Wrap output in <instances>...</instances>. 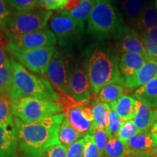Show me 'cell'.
Instances as JSON below:
<instances>
[{
  "instance_id": "d6a6232c",
  "label": "cell",
  "mask_w": 157,
  "mask_h": 157,
  "mask_svg": "<svg viewBox=\"0 0 157 157\" xmlns=\"http://www.w3.org/2000/svg\"><path fill=\"white\" fill-rule=\"evenodd\" d=\"M6 2L17 12L30 10L38 7V0H6Z\"/></svg>"
},
{
  "instance_id": "ffe728a7",
  "label": "cell",
  "mask_w": 157,
  "mask_h": 157,
  "mask_svg": "<svg viewBox=\"0 0 157 157\" xmlns=\"http://www.w3.org/2000/svg\"><path fill=\"white\" fill-rule=\"evenodd\" d=\"M134 96L151 109L157 108V77L139 87Z\"/></svg>"
},
{
  "instance_id": "ba28073f",
  "label": "cell",
  "mask_w": 157,
  "mask_h": 157,
  "mask_svg": "<svg viewBox=\"0 0 157 157\" xmlns=\"http://www.w3.org/2000/svg\"><path fill=\"white\" fill-rule=\"evenodd\" d=\"M5 50L18 60L22 66L34 73L44 74L56 52L55 47L25 50L9 42Z\"/></svg>"
},
{
  "instance_id": "5bb4252c",
  "label": "cell",
  "mask_w": 157,
  "mask_h": 157,
  "mask_svg": "<svg viewBox=\"0 0 157 157\" xmlns=\"http://www.w3.org/2000/svg\"><path fill=\"white\" fill-rule=\"evenodd\" d=\"M126 157H146L157 154V145L148 132H138L125 144Z\"/></svg>"
},
{
  "instance_id": "4fadbf2b",
  "label": "cell",
  "mask_w": 157,
  "mask_h": 157,
  "mask_svg": "<svg viewBox=\"0 0 157 157\" xmlns=\"http://www.w3.org/2000/svg\"><path fill=\"white\" fill-rule=\"evenodd\" d=\"M113 35L119 52H131L148 57L142 40L135 29L121 25Z\"/></svg>"
},
{
  "instance_id": "8fae6325",
  "label": "cell",
  "mask_w": 157,
  "mask_h": 157,
  "mask_svg": "<svg viewBox=\"0 0 157 157\" xmlns=\"http://www.w3.org/2000/svg\"><path fill=\"white\" fill-rule=\"evenodd\" d=\"M66 109V117L73 127L84 136L92 135L95 129L92 109L76 103L70 104Z\"/></svg>"
},
{
  "instance_id": "f1b7e54d",
  "label": "cell",
  "mask_w": 157,
  "mask_h": 157,
  "mask_svg": "<svg viewBox=\"0 0 157 157\" xmlns=\"http://www.w3.org/2000/svg\"><path fill=\"white\" fill-rule=\"evenodd\" d=\"M0 124L14 125V117L12 114L10 98H0Z\"/></svg>"
},
{
  "instance_id": "d590c367",
  "label": "cell",
  "mask_w": 157,
  "mask_h": 157,
  "mask_svg": "<svg viewBox=\"0 0 157 157\" xmlns=\"http://www.w3.org/2000/svg\"><path fill=\"white\" fill-rule=\"evenodd\" d=\"M84 139H85V146H84V157H101L99 151L96 146L93 135H85Z\"/></svg>"
},
{
  "instance_id": "83f0119b",
  "label": "cell",
  "mask_w": 157,
  "mask_h": 157,
  "mask_svg": "<svg viewBox=\"0 0 157 157\" xmlns=\"http://www.w3.org/2000/svg\"><path fill=\"white\" fill-rule=\"evenodd\" d=\"M103 155L105 157H126L125 144L117 137L109 139Z\"/></svg>"
},
{
  "instance_id": "f6af8a7d",
  "label": "cell",
  "mask_w": 157,
  "mask_h": 157,
  "mask_svg": "<svg viewBox=\"0 0 157 157\" xmlns=\"http://www.w3.org/2000/svg\"><path fill=\"white\" fill-rule=\"evenodd\" d=\"M156 121H157V109L156 110Z\"/></svg>"
},
{
  "instance_id": "ee69618b",
  "label": "cell",
  "mask_w": 157,
  "mask_h": 157,
  "mask_svg": "<svg viewBox=\"0 0 157 157\" xmlns=\"http://www.w3.org/2000/svg\"><path fill=\"white\" fill-rule=\"evenodd\" d=\"M155 5H156V7L157 8V0H155Z\"/></svg>"
},
{
  "instance_id": "5b68a950",
  "label": "cell",
  "mask_w": 157,
  "mask_h": 157,
  "mask_svg": "<svg viewBox=\"0 0 157 157\" xmlns=\"http://www.w3.org/2000/svg\"><path fill=\"white\" fill-rule=\"evenodd\" d=\"M121 25V17L111 3L96 4L87 21V31L98 39L113 35Z\"/></svg>"
},
{
  "instance_id": "1f68e13d",
  "label": "cell",
  "mask_w": 157,
  "mask_h": 157,
  "mask_svg": "<svg viewBox=\"0 0 157 157\" xmlns=\"http://www.w3.org/2000/svg\"><path fill=\"white\" fill-rule=\"evenodd\" d=\"M111 107V106H110ZM121 119L117 112L111 108H110L109 114V124H108L107 133L109 135V139L113 138L114 137H117V133L120 128Z\"/></svg>"
},
{
  "instance_id": "cb8c5ba5",
  "label": "cell",
  "mask_w": 157,
  "mask_h": 157,
  "mask_svg": "<svg viewBox=\"0 0 157 157\" xmlns=\"http://www.w3.org/2000/svg\"><path fill=\"white\" fill-rule=\"evenodd\" d=\"M13 69L10 58L0 67V98H10L13 84Z\"/></svg>"
},
{
  "instance_id": "484cf974",
  "label": "cell",
  "mask_w": 157,
  "mask_h": 157,
  "mask_svg": "<svg viewBox=\"0 0 157 157\" xmlns=\"http://www.w3.org/2000/svg\"><path fill=\"white\" fill-rule=\"evenodd\" d=\"M124 88L119 84H110L104 86L98 94L99 101L108 104H111L123 95Z\"/></svg>"
},
{
  "instance_id": "60d3db41",
  "label": "cell",
  "mask_w": 157,
  "mask_h": 157,
  "mask_svg": "<svg viewBox=\"0 0 157 157\" xmlns=\"http://www.w3.org/2000/svg\"><path fill=\"white\" fill-rule=\"evenodd\" d=\"M7 58H8V57L7 56V55L5 53V50L0 45V67L5 63L6 60H7Z\"/></svg>"
},
{
  "instance_id": "74e56055",
  "label": "cell",
  "mask_w": 157,
  "mask_h": 157,
  "mask_svg": "<svg viewBox=\"0 0 157 157\" xmlns=\"http://www.w3.org/2000/svg\"><path fill=\"white\" fill-rule=\"evenodd\" d=\"M11 13L7 7L6 0H0V30L7 29V22Z\"/></svg>"
},
{
  "instance_id": "8d00e7d4",
  "label": "cell",
  "mask_w": 157,
  "mask_h": 157,
  "mask_svg": "<svg viewBox=\"0 0 157 157\" xmlns=\"http://www.w3.org/2000/svg\"><path fill=\"white\" fill-rule=\"evenodd\" d=\"M66 151L67 147L60 143L50 146L43 153L41 157H67Z\"/></svg>"
},
{
  "instance_id": "ab89813d",
  "label": "cell",
  "mask_w": 157,
  "mask_h": 157,
  "mask_svg": "<svg viewBox=\"0 0 157 157\" xmlns=\"http://www.w3.org/2000/svg\"><path fill=\"white\" fill-rule=\"evenodd\" d=\"M141 36L146 37L147 39L157 41V26L143 31L141 33Z\"/></svg>"
},
{
  "instance_id": "4316f807",
  "label": "cell",
  "mask_w": 157,
  "mask_h": 157,
  "mask_svg": "<svg viewBox=\"0 0 157 157\" xmlns=\"http://www.w3.org/2000/svg\"><path fill=\"white\" fill-rule=\"evenodd\" d=\"M145 4V0H124L122 7L129 21L136 24Z\"/></svg>"
},
{
  "instance_id": "9a60e30c",
  "label": "cell",
  "mask_w": 157,
  "mask_h": 157,
  "mask_svg": "<svg viewBox=\"0 0 157 157\" xmlns=\"http://www.w3.org/2000/svg\"><path fill=\"white\" fill-rule=\"evenodd\" d=\"M0 157H18L17 137L15 124H0Z\"/></svg>"
},
{
  "instance_id": "603a6c76",
  "label": "cell",
  "mask_w": 157,
  "mask_h": 157,
  "mask_svg": "<svg viewBox=\"0 0 157 157\" xmlns=\"http://www.w3.org/2000/svg\"><path fill=\"white\" fill-rule=\"evenodd\" d=\"M95 5L94 0H79L76 7L70 10H63L62 12L71 18L84 22L89 19Z\"/></svg>"
},
{
  "instance_id": "6da1fadb",
  "label": "cell",
  "mask_w": 157,
  "mask_h": 157,
  "mask_svg": "<svg viewBox=\"0 0 157 157\" xmlns=\"http://www.w3.org/2000/svg\"><path fill=\"white\" fill-rule=\"evenodd\" d=\"M66 115L62 112L32 123L14 117L18 157H41L50 146L60 144L59 129Z\"/></svg>"
},
{
  "instance_id": "836d02e7",
  "label": "cell",
  "mask_w": 157,
  "mask_h": 157,
  "mask_svg": "<svg viewBox=\"0 0 157 157\" xmlns=\"http://www.w3.org/2000/svg\"><path fill=\"white\" fill-rule=\"evenodd\" d=\"M68 0H38V7H42L45 10H62L66 8Z\"/></svg>"
},
{
  "instance_id": "8992f818",
  "label": "cell",
  "mask_w": 157,
  "mask_h": 157,
  "mask_svg": "<svg viewBox=\"0 0 157 157\" xmlns=\"http://www.w3.org/2000/svg\"><path fill=\"white\" fill-rule=\"evenodd\" d=\"M69 58L64 52L56 51L44 74L52 87L56 89L62 105L71 99L68 95L72 72Z\"/></svg>"
},
{
  "instance_id": "44dd1931",
  "label": "cell",
  "mask_w": 157,
  "mask_h": 157,
  "mask_svg": "<svg viewBox=\"0 0 157 157\" xmlns=\"http://www.w3.org/2000/svg\"><path fill=\"white\" fill-rule=\"evenodd\" d=\"M136 26L141 32L157 26V8L154 3L148 2L145 5Z\"/></svg>"
},
{
  "instance_id": "277c9868",
  "label": "cell",
  "mask_w": 157,
  "mask_h": 157,
  "mask_svg": "<svg viewBox=\"0 0 157 157\" xmlns=\"http://www.w3.org/2000/svg\"><path fill=\"white\" fill-rule=\"evenodd\" d=\"M11 112L25 123H32L62 113L60 103L34 98H10Z\"/></svg>"
},
{
  "instance_id": "f546056e",
  "label": "cell",
  "mask_w": 157,
  "mask_h": 157,
  "mask_svg": "<svg viewBox=\"0 0 157 157\" xmlns=\"http://www.w3.org/2000/svg\"><path fill=\"white\" fill-rule=\"evenodd\" d=\"M137 132H138V130L132 120L122 121L117 133V137L121 142L126 144L129 139Z\"/></svg>"
},
{
  "instance_id": "7402d4cb",
  "label": "cell",
  "mask_w": 157,
  "mask_h": 157,
  "mask_svg": "<svg viewBox=\"0 0 157 157\" xmlns=\"http://www.w3.org/2000/svg\"><path fill=\"white\" fill-rule=\"evenodd\" d=\"M83 137V135L74 128L68 118L66 115L60 124V129H59L58 137L60 143L68 148L72 143Z\"/></svg>"
},
{
  "instance_id": "b9f144b4",
  "label": "cell",
  "mask_w": 157,
  "mask_h": 157,
  "mask_svg": "<svg viewBox=\"0 0 157 157\" xmlns=\"http://www.w3.org/2000/svg\"><path fill=\"white\" fill-rule=\"evenodd\" d=\"M151 134L153 138L154 139L155 142L157 145V121H156L151 128ZM157 150V148H156Z\"/></svg>"
},
{
  "instance_id": "ac0fdd59",
  "label": "cell",
  "mask_w": 157,
  "mask_h": 157,
  "mask_svg": "<svg viewBox=\"0 0 157 157\" xmlns=\"http://www.w3.org/2000/svg\"><path fill=\"white\" fill-rule=\"evenodd\" d=\"M132 121L138 132H148L156 121V110L136 100L135 115Z\"/></svg>"
},
{
  "instance_id": "9c48e42d",
  "label": "cell",
  "mask_w": 157,
  "mask_h": 157,
  "mask_svg": "<svg viewBox=\"0 0 157 157\" xmlns=\"http://www.w3.org/2000/svg\"><path fill=\"white\" fill-rule=\"evenodd\" d=\"M49 24L51 31L60 39V42L80 38L84 32V22L71 18L62 11L52 15Z\"/></svg>"
},
{
  "instance_id": "4dcf8cb0",
  "label": "cell",
  "mask_w": 157,
  "mask_h": 157,
  "mask_svg": "<svg viewBox=\"0 0 157 157\" xmlns=\"http://www.w3.org/2000/svg\"><path fill=\"white\" fill-rule=\"evenodd\" d=\"M92 135H93L96 146H97L98 151H99L100 155L102 157L103 156L105 146H106L108 141L109 140L107 131L104 128H102V127H95Z\"/></svg>"
},
{
  "instance_id": "d6986e66",
  "label": "cell",
  "mask_w": 157,
  "mask_h": 157,
  "mask_svg": "<svg viewBox=\"0 0 157 157\" xmlns=\"http://www.w3.org/2000/svg\"><path fill=\"white\" fill-rule=\"evenodd\" d=\"M135 101L130 96L123 95L110 106L117 112L121 121L132 120L135 115Z\"/></svg>"
},
{
  "instance_id": "e575fe53",
  "label": "cell",
  "mask_w": 157,
  "mask_h": 157,
  "mask_svg": "<svg viewBox=\"0 0 157 157\" xmlns=\"http://www.w3.org/2000/svg\"><path fill=\"white\" fill-rule=\"evenodd\" d=\"M84 146H85V139H84V136L68 147L67 151H66V156L84 157Z\"/></svg>"
},
{
  "instance_id": "7a4b0ae2",
  "label": "cell",
  "mask_w": 157,
  "mask_h": 157,
  "mask_svg": "<svg viewBox=\"0 0 157 157\" xmlns=\"http://www.w3.org/2000/svg\"><path fill=\"white\" fill-rule=\"evenodd\" d=\"M13 69L10 98H34L60 103V98L48 79L31 74L20 63L10 58Z\"/></svg>"
},
{
  "instance_id": "e0dca14e",
  "label": "cell",
  "mask_w": 157,
  "mask_h": 157,
  "mask_svg": "<svg viewBox=\"0 0 157 157\" xmlns=\"http://www.w3.org/2000/svg\"><path fill=\"white\" fill-rule=\"evenodd\" d=\"M148 57L143 55L124 52L121 56L119 61V67L122 76L124 83L125 81L132 78L142 68Z\"/></svg>"
},
{
  "instance_id": "52a82bcc",
  "label": "cell",
  "mask_w": 157,
  "mask_h": 157,
  "mask_svg": "<svg viewBox=\"0 0 157 157\" xmlns=\"http://www.w3.org/2000/svg\"><path fill=\"white\" fill-rule=\"evenodd\" d=\"M52 15V11L38 8L13 13L7 22V32L12 34H25L47 29Z\"/></svg>"
},
{
  "instance_id": "30bf717a",
  "label": "cell",
  "mask_w": 157,
  "mask_h": 157,
  "mask_svg": "<svg viewBox=\"0 0 157 157\" xmlns=\"http://www.w3.org/2000/svg\"><path fill=\"white\" fill-rule=\"evenodd\" d=\"M10 42L25 50L55 47L58 38L49 29H43L25 34H12L7 32Z\"/></svg>"
},
{
  "instance_id": "7bdbcfd3",
  "label": "cell",
  "mask_w": 157,
  "mask_h": 157,
  "mask_svg": "<svg viewBox=\"0 0 157 157\" xmlns=\"http://www.w3.org/2000/svg\"><path fill=\"white\" fill-rule=\"evenodd\" d=\"M96 4L100 3H111L113 0H94Z\"/></svg>"
},
{
  "instance_id": "3957f363",
  "label": "cell",
  "mask_w": 157,
  "mask_h": 157,
  "mask_svg": "<svg viewBox=\"0 0 157 157\" xmlns=\"http://www.w3.org/2000/svg\"><path fill=\"white\" fill-rule=\"evenodd\" d=\"M87 76L95 95L108 84H119L124 86L117 58L100 49H95L88 60Z\"/></svg>"
},
{
  "instance_id": "2e32d148",
  "label": "cell",
  "mask_w": 157,
  "mask_h": 157,
  "mask_svg": "<svg viewBox=\"0 0 157 157\" xmlns=\"http://www.w3.org/2000/svg\"><path fill=\"white\" fill-rule=\"evenodd\" d=\"M157 77V60L148 57L142 68L132 78L124 83V87L133 89L144 85Z\"/></svg>"
},
{
  "instance_id": "d4e9b609",
  "label": "cell",
  "mask_w": 157,
  "mask_h": 157,
  "mask_svg": "<svg viewBox=\"0 0 157 157\" xmlns=\"http://www.w3.org/2000/svg\"><path fill=\"white\" fill-rule=\"evenodd\" d=\"M110 105L96 99L93 102L92 111L94 117V125L95 127H102L107 131L109 124Z\"/></svg>"
},
{
  "instance_id": "f35d334b",
  "label": "cell",
  "mask_w": 157,
  "mask_h": 157,
  "mask_svg": "<svg viewBox=\"0 0 157 157\" xmlns=\"http://www.w3.org/2000/svg\"><path fill=\"white\" fill-rule=\"evenodd\" d=\"M141 40L146 48L148 57L157 60V41L147 39L144 36H140Z\"/></svg>"
},
{
  "instance_id": "7c38bea8",
  "label": "cell",
  "mask_w": 157,
  "mask_h": 157,
  "mask_svg": "<svg viewBox=\"0 0 157 157\" xmlns=\"http://www.w3.org/2000/svg\"><path fill=\"white\" fill-rule=\"evenodd\" d=\"M68 95L76 103L85 105L92 98L91 85L84 71L78 66L74 68L71 76Z\"/></svg>"
}]
</instances>
